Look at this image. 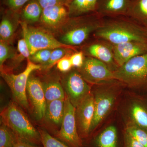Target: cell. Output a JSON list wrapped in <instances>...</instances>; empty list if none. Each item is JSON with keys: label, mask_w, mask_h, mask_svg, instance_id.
Listing matches in <instances>:
<instances>
[{"label": "cell", "mask_w": 147, "mask_h": 147, "mask_svg": "<svg viewBox=\"0 0 147 147\" xmlns=\"http://www.w3.org/2000/svg\"><path fill=\"white\" fill-rule=\"evenodd\" d=\"M42 9L56 5H65L67 6L70 0H37Z\"/></svg>", "instance_id": "836d02e7"}, {"label": "cell", "mask_w": 147, "mask_h": 147, "mask_svg": "<svg viewBox=\"0 0 147 147\" xmlns=\"http://www.w3.org/2000/svg\"><path fill=\"white\" fill-rule=\"evenodd\" d=\"M71 55H67L58 62L57 67L61 71L68 72L70 71L72 67H73L70 59Z\"/></svg>", "instance_id": "1f68e13d"}, {"label": "cell", "mask_w": 147, "mask_h": 147, "mask_svg": "<svg viewBox=\"0 0 147 147\" xmlns=\"http://www.w3.org/2000/svg\"><path fill=\"white\" fill-rule=\"evenodd\" d=\"M121 83L115 79L98 85L94 98V115L90 132L94 130L108 115L117 99L118 89Z\"/></svg>", "instance_id": "5b68a950"}, {"label": "cell", "mask_w": 147, "mask_h": 147, "mask_svg": "<svg viewBox=\"0 0 147 147\" xmlns=\"http://www.w3.org/2000/svg\"><path fill=\"white\" fill-rule=\"evenodd\" d=\"M14 32L13 24L8 18H3L0 24L1 40L5 41L10 39Z\"/></svg>", "instance_id": "83f0119b"}, {"label": "cell", "mask_w": 147, "mask_h": 147, "mask_svg": "<svg viewBox=\"0 0 147 147\" xmlns=\"http://www.w3.org/2000/svg\"><path fill=\"white\" fill-rule=\"evenodd\" d=\"M63 84L67 96L76 108L91 92V87L77 69L69 71Z\"/></svg>", "instance_id": "30bf717a"}, {"label": "cell", "mask_w": 147, "mask_h": 147, "mask_svg": "<svg viewBox=\"0 0 147 147\" xmlns=\"http://www.w3.org/2000/svg\"><path fill=\"white\" fill-rule=\"evenodd\" d=\"M94 115V95L91 92L76 108L77 126L83 137H86L90 133Z\"/></svg>", "instance_id": "4fadbf2b"}, {"label": "cell", "mask_w": 147, "mask_h": 147, "mask_svg": "<svg viewBox=\"0 0 147 147\" xmlns=\"http://www.w3.org/2000/svg\"><path fill=\"white\" fill-rule=\"evenodd\" d=\"M146 26V28H147V24Z\"/></svg>", "instance_id": "74e56055"}, {"label": "cell", "mask_w": 147, "mask_h": 147, "mask_svg": "<svg viewBox=\"0 0 147 147\" xmlns=\"http://www.w3.org/2000/svg\"><path fill=\"white\" fill-rule=\"evenodd\" d=\"M117 128L110 125L98 136L96 144L98 147H117Z\"/></svg>", "instance_id": "7402d4cb"}, {"label": "cell", "mask_w": 147, "mask_h": 147, "mask_svg": "<svg viewBox=\"0 0 147 147\" xmlns=\"http://www.w3.org/2000/svg\"><path fill=\"white\" fill-rule=\"evenodd\" d=\"M31 0H7V3L11 9L18 10Z\"/></svg>", "instance_id": "d590c367"}, {"label": "cell", "mask_w": 147, "mask_h": 147, "mask_svg": "<svg viewBox=\"0 0 147 147\" xmlns=\"http://www.w3.org/2000/svg\"><path fill=\"white\" fill-rule=\"evenodd\" d=\"M42 10L43 9L37 0H31L23 9L22 16L29 22H37L40 19Z\"/></svg>", "instance_id": "603a6c76"}, {"label": "cell", "mask_w": 147, "mask_h": 147, "mask_svg": "<svg viewBox=\"0 0 147 147\" xmlns=\"http://www.w3.org/2000/svg\"><path fill=\"white\" fill-rule=\"evenodd\" d=\"M53 50L44 49L37 51L33 55H31L30 59L32 62L36 64H45L49 61L51 53Z\"/></svg>", "instance_id": "f1b7e54d"}, {"label": "cell", "mask_w": 147, "mask_h": 147, "mask_svg": "<svg viewBox=\"0 0 147 147\" xmlns=\"http://www.w3.org/2000/svg\"><path fill=\"white\" fill-rule=\"evenodd\" d=\"M27 94L31 103L35 117L37 120L44 118L46 102L42 83L39 79L30 76L28 80Z\"/></svg>", "instance_id": "7c38bea8"}, {"label": "cell", "mask_w": 147, "mask_h": 147, "mask_svg": "<svg viewBox=\"0 0 147 147\" xmlns=\"http://www.w3.org/2000/svg\"><path fill=\"white\" fill-rule=\"evenodd\" d=\"M131 0H98L96 12L104 18L127 16Z\"/></svg>", "instance_id": "9a60e30c"}, {"label": "cell", "mask_w": 147, "mask_h": 147, "mask_svg": "<svg viewBox=\"0 0 147 147\" xmlns=\"http://www.w3.org/2000/svg\"><path fill=\"white\" fill-rule=\"evenodd\" d=\"M69 11L65 5H56L43 9L40 20L48 28L55 29L59 28L64 22H67Z\"/></svg>", "instance_id": "2e32d148"}, {"label": "cell", "mask_w": 147, "mask_h": 147, "mask_svg": "<svg viewBox=\"0 0 147 147\" xmlns=\"http://www.w3.org/2000/svg\"><path fill=\"white\" fill-rule=\"evenodd\" d=\"M65 111V99L55 100L47 102L44 118L51 123L61 124Z\"/></svg>", "instance_id": "d6986e66"}, {"label": "cell", "mask_w": 147, "mask_h": 147, "mask_svg": "<svg viewBox=\"0 0 147 147\" xmlns=\"http://www.w3.org/2000/svg\"><path fill=\"white\" fill-rule=\"evenodd\" d=\"M1 122L11 129L18 140L36 145L41 143L40 134L16 102H10L1 113Z\"/></svg>", "instance_id": "3957f363"}, {"label": "cell", "mask_w": 147, "mask_h": 147, "mask_svg": "<svg viewBox=\"0 0 147 147\" xmlns=\"http://www.w3.org/2000/svg\"><path fill=\"white\" fill-rule=\"evenodd\" d=\"M18 139L8 127L1 123L0 127V147H14Z\"/></svg>", "instance_id": "cb8c5ba5"}, {"label": "cell", "mask_w": 147, "mask_h": 147, "mask_svg": "<svg viewBox=\"0 0 147 147\" xmlns=\"http://www.w3.org/2000/svg\"><path fill=\"white\" fill-rule=\"evenodd\" d=\"M124 140L125 147H145L126 131L124 134Z\"/></svg>", "instance_id": "e575fe53"}, {"label": "cell", "mask_w": 147, "mask_h": 147, "mask_svg": "<svg viewBox=\"0 0 147 147\" xmlns=\"http://www.w3.org/2000/svg\"><path fill=\"white\" fill-rule=\"evenodd\" d=\"M74 51H76V50L63 47L54 49L52 51L49 61L45 64L43 65L44 66V68L47 69L50 68L57 63L58 62L64 57L67 55H71V54H70L69 53L70 52Z\"/></svg>", "instance_id": "484cf974"}, {"label": "cell", "mask_w": 147, "mask_h": 147, "mask_svg": "<svg viewBox=\"0 0 147 147\" xmlns=\"http://www.w3.org/2000/svg\"><path fill=\"white\" fill-rule=\"evenodd\" d=\"M85 56L82 51H75L70 57V61L73 67L77 69L82 67L84 63Z\"/></svg>", "instance_id": "4dcf8cb0"}, {"label": "cell", "mask_w": 147, "mask_h": 147, "mask_svg": "<svg viewBox=\"0 0 147 147\" xmlns=\"http://www.w3.org/2000/svg\"><path fill=\"white\" fill-rule=\"evenodd\" d=\"M14 147H40L36 145L32 144L27 142H23V141L18 140L17 144L14 146Z\"/></svg>", "instance_id": "8d00e7d4"}, {"label": "cell", "mask_w": 147, "mask_h": 147, "mask_svg": "<svg viewBox=\"0 0 147 147\" xmlns=\"http://www.w3.org/2000/svg\"><path fill=\"white\" fill-rule=\"evenodd\" d=\"M21 25L24 38L26 41L31 55L44 49L54 50L63 47L76 50L75 47L62 43L50 33L44 30L28 27L25 22H21Z\"/></svg>", "instance_id": "52a82bcc"}, {"label": "cell", "mask_w": 147, "mask_h": 147, "mask_svg": "<svg viewBox=\"0 0 147 147\" xmlns=\"http://www.w3.org/2000/svg\"><path fill=\"white\" fill-rule=\"evenodd\" d=\"M46 102L59 99H65L63 87L57 81H51L42 83Z\"/></svg>", "instance_id": "44dd1931"}, {"label": "cell", "mask_w": 147, "mask_h": 147, "mask_svg": "<svg viewBox=\"0 0 147 147\" xmlns=\"http://www.w3.org/2000/svg\"><path fill=\"white\" fill-rule=\"evenodd\" d=\"M98 0H70L67 5L69 18L96 12Z\"/></svg>", "instance_id": "ac0fdd59"}, {"label": "cell", "mask_w": 147, "mask_h": 147, "mask_svg": "<svg viewBox=\"0 0 147 147\" xmlns=\"http://www.w3.org/2000/svg\"><path fill=\"white\" fill-rule=\"evenodd\" d=\"M93 36L113 45L131 41L147 42V28L127 16L105 18Z\"/></svg>", "instance_id": "6da1fadb"}, {"label": "cell", "mask_w": 147, "mask_h": 147, "mask_svg": "<svg viewBox=\"0 0 147 147\" xmlns=\"http://www.w3.org/2000/svg\"><path fill=\"white\" fill-rule=\"evenodd\" d=\"M76 110V108L66 96L64 115L57 137L70 147H81L82 146V140L77 131Z\"/></svg>", "instance_id": "ba28073f"}, {"label": "cell", "mask_w": 147, "mask_h": 147, "mask_svg": "<svg viewBox=\"0 0 147 147\" xmlns=\"http://www.w3.org/2000/svg\"><path fill=\"white\" fill-rule=\"evenodd\" d=\"M17 49L21 57L29 59L30 57V53L28 46L24 38L19 40L17 44Z\"/></svg>", "instance_id": "d6a6232c"}, {"label": "cell", "mask_w": 147, "mask_h": 147, "mask_svg": "<svg viewBox=\"0 0 147 147\" xmlns=\"http://www.w3.org/2000/svg\"><path fill=\"white\" fill-rule=\"evenodd\" d=\"M13 56L11 48L5 41L1 40L0 42V65L3 69V64L7 60Z\"/></svg>", "instance_id": "f546056e"}, {"label": "cell", "mask_w": 147, "mask_h": 147, "mask_svg": "<svg viewBox=\"0 0 147 147\" xmlns=\"http://www.w3.org/2000/svg\"><path fill=\"white\" fill-rule=\"evenodd\" d=\"M125 131L134 137L145 147H147V130L129 123Z\"/></svg>", "instance_id": "d4e9b609"}, {"label": "cell", "mask_w": 147, "mask_h": 147, "mask_svg": "<svg viewBox=\"0 0 147 147\" xmlns=\"http://www.w3.org/2000/svg\"><path fill=\"white\" fill-rule=\"evenodd\" d=\"M114 58L119 67L132 58L147 53V42L131 41L113 45Z\"/></svg>", "instance_id": "5bb4252c"}, {"label": "cell", "mask_w": 147, "mask_h": 147, "mask_svg": "<svg viewBox=\"0 0 147 147\" xmlns=\"http://www.w3.org/2000/svg\"><path fill=\"white\" fill-rule=\"evenodd\" d=\"M105 18L96 12L71 17L60 41L68 46L77 48L87 42L91 36L103 24Z\"/></svg>", "instance_id": "7a4b0ae2"}, {"label": "cell", "mask_w": 147, "mask_h": 147, "mask_svg": "<svg viewBox=\"0 0 147 147\" xmlns=\"http://www.w3.org/2000/svg\"><path fill=\"white\" fill-rule=\"evenodd\" d=\"M43 147H70L65 143L53 137L43 129H38Z\"/></svg>", "instance_id": "4316f807"}, {"label": "cell", "mask_w": 147, "mask_h": 147, "mask_svg": "<svg viewBox=\"0 0 147 147\" xmlns=\"http://www.w3.org/2000/svg\"><path fill=\"white\" fill-rule=\"evenodd\" d=\"M77 69L86 82L94 85H99L115 79L114 72L108 66L92 57H85L83 65Z\"/></svg>", "instance_id": "9c48e42d"}, {"label": "cell", "mask_w": 147, "mask_h": 147, "mask_svg": "<svg viewBox=\"0 0 147 147\" xmlns=\"http://www.w3.org/2000/svg\"><path fill=\"white\" fill-rule=\"evenodd\" d=\"M130 123L147 130V100H135L131 103L128 110Z\"/></svg>", "instance_id": "e0dca14e"}, {"label": "cell", "mask_w": 147, "mask_h": 147, "mask_svg": "<svg viewBox=\"0 0 147 147\" xmlns=\"http://www.w3.org/2000/svg\"><path fill=\"white\" fill-rule=\"evenodd\" d=\"M41 66L28 59L26 67L23 72L15 75L1 70V75L10 88L15 102L26 109L29 108L27 94L28 80L33 71L39 69Z\"/></svg>", "instance_id": "8992f818"}, {"label": "cell", "mask_w": 147, "mask_h": 147, "mask_svg": "<svg viewBox=\"0 0 147 147\" xmlns=\"http://www.w3.org/2000/svg\"><path fill=\"white\" fill-rule=\"evenodd\" d=\"M114 78L129 88L147 90V53L132 58L114 71Z\"/></svg>", "instance_id": "277c9868"}, {"label": "cell", "mask_w": 147, "mask_h": 147, "mask_svg": "<svg viewBox=\"0 0 147 147\" xmlns=\"http://www.w3.org/2000/svg\"><path fill=\"white\" fill-rule=\"evenodd\" d=\"M94 38L92 42L83 46L81 51L86 57L95 58L104 63L114 72L119 66L114 58L113 44L101 38Z\"/></svg>", "instance_id": "8fae6325"}, {"label": "cell", "mask_w": 147, "mask_h": 147, "mask_svg": "<svg viewBox=\"0 0 147 147\" xmlns=\"http://www.w3.org/2000/svg\"><path fill=\"white\" fill-rule=\"evenodd\" d=\"M127 16L145 26L147 23V0H131Z\"/></svg>", "instance_id": "ffe728a7"}]
</instances>
